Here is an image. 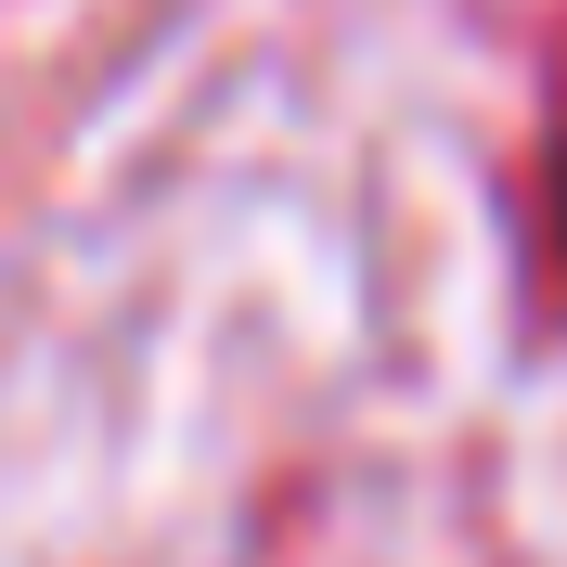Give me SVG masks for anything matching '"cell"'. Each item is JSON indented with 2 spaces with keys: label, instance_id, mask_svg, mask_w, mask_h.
Segmentation results:
<instances>
[{
  "label": "cell",
  "instance_id": "obj_1",
  "mask_svg": "<svg viewBox=\"0 0 567 567\" xmlns=\"http://www.w3.org/2000/svg\"><path fill=\"white\" fill-rule=\"evenodd\" d=\"M555 258H567V116H555Z\"/></svg>",
  "mask_w": 567,
  "mask_h": 567
}]
</instances>
